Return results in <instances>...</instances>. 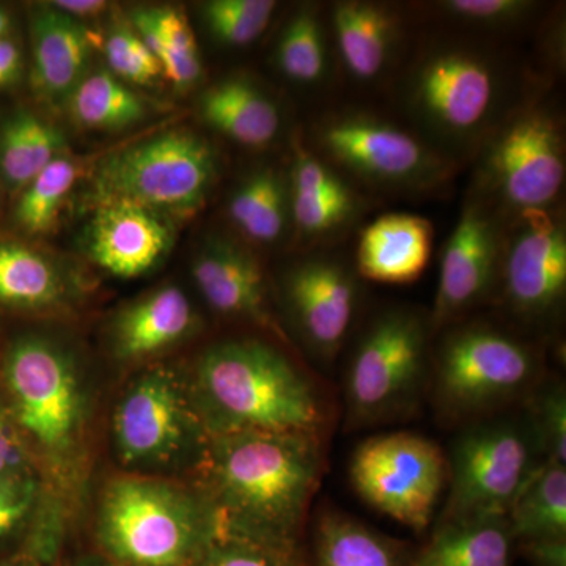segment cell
Wrapping results in <instances>:
<instances>
[{
    "label": "cell",
    "mask_w": 566,
    "mask_h": 566,
    "mask_svg": "<svg viewBox=\"0 0 566 566\" xmlns=\"http://www.w3.org/2000/svg\"><path fill=\"white\" fill-rule=\"evenodd\" d=\"M211 483L227 517L248 534L289 538L319 482L322 458L314 434L216 436Z\"/></svg>",
    "instance_id": "1"
},
{
    "label": "cell",
    "mask_w": 566,
    "mask_h": 566,
    "mask_svg": "<svg viewBox=\"0 0 566 566\" xmlns=\"http://www.w3.org/2000/svg\"><path fill=\"white\" fill-rule=\"evenodd\" d=\"M197 394L216 436L270 431L315 434L322 406L307 378L259 340L212 346L197 364Z\"/></svg>",
    "instance_id": "2"
},
{
    "label": "cell",
    "mask_w": 566,
    "mask_h": 566,
    "mask_svg": "<svg viewBox=\"0 0 566 566\" xmlns=\"http://www.w3.org/2000/svg\"><path fill=\"white\" fill-rule=\"evenodd\" d=\"M218 166L211 145L189 129H174L107 156L85 193L92 208L129 203L158 214L191 216L207 202Z\"/></svg>",
    "instance_id": "3"
},
{
    "label": "cell",
    "mask_w": 566,
    "mask_h": 566,
    "mask_svg": "<svg viewBox=\"0 0 566 566\" xmlns=\"http://www.w3.org/2000/svg\"><path fill=\"white\" fill-rule=\"evenodd\" d=\"M98 524L104 547L134 566H185L202 536V513L188 494L140 476L107 486Z\"/></svg>",
    "instance_id": "4"
},
{
    "label": "cell",
    "mask_w": 566,
    "mask_h": 566,
    "mask_svg": "<svg viewBox=\"0 0 566 566\" xmlns=\"http://www.w3.org/2000/svg\"><path fill=\"white\" fill-rule=\"evenodd\" d=\"M430 319L395 308L375 319L357 345L346 376L348 423L365 427L403 411L419 392Z\"/></svg>",
    "instance_id": "5"
},
{
    "label": "cell",
    "mask_w": 566,
    "mask_h": 566,
    "mask_svg": "<svg viewBox=\"0 0 566 566\" xmlns=\"http://www.w3.org/2000/svg\"><path fill=\"white\" fill-rule=\"evenodd\" d=\"M3 378L22 430L51 457L69 455L85 416L80 375L69 353L28 335L10 346Z\"/></svg>",
    "instance_id": "6"
},
{
    "label": "cell",
    "mask_w": 566,
    "mask_h": 566,
    "mask_svg": "<svg viewBox=\"0 0 566 566\" xmlns=\"http://www.w3.org/2000/svg\"><path fill=\"white\" fill-rule=\"evenodd\" d=\"M536 370L534 352L512 335L482 324L461 327L439 349L436 398L447 415H479L523 394Z\"/></svg>",
    "instance_id": "7"
},
{
    "label": "cell",
    "mask_w": 566,
    "mask_h": 566,
    "mask_svg": "<svg viewBox=\"0 0 566 566\" xmlns=\"http://www.w3.org/2000/svg\"><path fill=\"white\" fill-rule=\"evenodd\" d=\"M349 476L368 505L406 527L423 531L444 491L449 464L433 441L400 431L357 447Z\"/></svg>",
    "instance_id": "8"
},
{
    "label": "cell",
    "mask_w": 566,
    "mask_h": 566,
    "mask_svg": "<svg viewBox=\"0 0 566 566\" xmlns=\"http://www.w3.org/2000/svg\"><path fill=\"white\" fill-rule=\"evenodd\" d=\"M534 436L504 420L476 424L453 446L444 524L506 517L532 464Z\"/></svg>",
    "instance_id": "9"
},
{
    "label": "cell",
    "mask_w": 566,
    "mask_h": 566,
    "mask_svg": "<svg viewBox=\"0 0 566 566\" xmlns=\"http://www.w3.org/2000/svg\"><path fill=\"white\" fill-rule=\"evenodd\" d=\"M501 77L482 55L468 50H441L424 57L411 81L417 114L436 132L453 139L485 128L497 107Z\"/></svg>",
    "instance_id": "10"
},
{
    "label": "cell",
    "mask_w": 566,
    "mask_h": 566,
    "mask_svg": "<svg viewBox=\"0 0 566 566\" xmlns=\"http://www.w3.org/2000/svg\"><path fill=\"white\" fill-rule=\"evenodd\" d=\"M486 175L515 210H547L565 182L564 140L554 118L531 111L510 122L491 144Z\"/></svg>",
    "instance_id": "11"
},
{
    "label": "cell",
    "mask_w": 566,
    "mask_h": 566,
    "mask_svg": "<svg viewBox=\"0 0 566 566\" xmlns=\"http://www.w3.org/2000/svg\"><path fill=\"white\" fill-rule=\"evenodd\" d=\"M319 145L356 177L386 188L434 181L444 163L405 129L368 115H342L324 123Z\"/></svg>",
    "instance_id": "12"
},
{
    "label": "cell",
    "mask_w": 566,
    "mask_h": 566,
    "mask_svg": "<svg viewBox=\"0 0 566 566\" xmlns=\"http://www.w3.org/2000/svg\"><path fill=\"white\" fill-rule=\"evenodd\" d=\"M191 433L192 416L180 379L167 368L137 378L115 409V450L126 465L166 463Z\"/></svg>",
    "instance_id": "13"
},
{
    "label": "cell",
    "mask_w": 566,
    "mask_h": 566,
    "mask_svg": "<svg viewBox=\"0 0 566 566\" xmlns=\"http://www.w3.org/2000/svg\"><path fill=\"white\" fill-rule=\"evenodd\" d=\"M505 297L516 314L538 318L564 301L566 232L547 210L521 212V222L502 255Z\"/></svg>",
    "instance_id": "14"
},
{
    "label": "cell",
    "mask_w": 566,
    "mask_h": 566,
    "mask_svg": "<svg viewBox=\"0 0 566 566\" xmlns=\"http://www.w3.org/2000/svg\"><path fill=\"white\" fill-rule=\"evenodd\" d=\"M283 290L304 344L319 363H333L356 311L357 289L353 275L334 259L315 256L289 271Z\"/></svg>",
    "instance_id": "15"
},
{
    "label": "cell",
    "mask_w": 566,
    "mask_h": 566,
    "mask_svg": "<svg viewBox=\"0 0 566 566\" xmlns=\"http://www.w3.org/2000/svg\"><path fill=\"white\" fill-rule=\"evenodd\" d=\"M501 237L493 214L480 202L464 208L441 256L430 326H444L493 290L502 266Z\"/></svg>",
    "instance_id": "16"
},
{
    "label": "cell",
    "mask_w": 566,
    "mask_h": 566,
    "mask_svg": "<svg viewBox=\"0 0 566 566\" xmlns=\"http://www.w3.org/2000/svg\"><path fill=\"white\" fill-rule=\"evenodd\" d=\"M174 243L169 218L129 203L93 208L87 251L93 262L115 277L147 274Z\"/></svg>",
    "instance_id": "17"
},
{
    "label": "cell",
    "mask_w": 566,
    "mask_h": 566,
    "mask_svg": "<svg viewBox=\"0 0 566 566\" xmlns=\"http://www.w3.org/2000/svg\"><path fill=\"white\" fill-rule=\"evenodd\" d=\"M192 277L212 311L281 333L266 304L262 268L240 245L222 238L208 241L193 260Z\"/></svg>",
    "instance_id": "18"
},
{
    "label": "cell",
    "mask_w": 566,
    "mask_h": 566,
    "mask_svg": "<svg viewBox=\"0 0 566 566\" xmlns=\"http://www.w3.org/2000/svg\"><path fill=\"white\" fill-rule=\"evenodd\" d=\"M433 226L422 216L394 212L371 222L357 244V270L367 281L408 285L427 270Z\"/></svg>",
    "instance_id": "19"
},
{
    "label": "cell",
    "mask_w": 566,
    "mask_h": 566,
    "mask_svg": "<svg viewBox=\"0 0 566 566\" xmlns=\"http://www.w3.org/2000/svg\"><path fill=\"white\" fill-rule=\"evenodd\" d=\"M33 85L43 98L57 102L70 96L85 76L92 39L81 22L51 7L32 18Z\"/></svg>",
    "instance_id": "20"
},
{
    "label": "cell",
    "mask_w": 566,
    "mask_h": 566,
    "mask_svg": "<svg viewBox=\"0 0 566 566\" xmlns=\"http://www.w3.org/2000/svg\"><path fill=\"white\" fill-rule=\"evenodd\" d=\"M196 322V312L185 292L178 286H163L115 318V354L122 360H136L164 352L189 335Z\"/></svg>",
    "instance_id": "21"
},
{
    "label": "cell",
    "mask_w": 566,
    "mask_h": 566,
    "mask_svg": "<svg viewBox=\"0 0 566 566\" xmlns=\"http://www.w3.org/2000/svg\"><path fill=\"white\" fill-rule=\"evenodd\" d=\"M199 112L211 128L243 147H266L281 132L277 104L244 77L211 85L200 96Z\"/></svg>",
    "instance_id": "22"
},
{
    "label": "cell",
    "mask_w": 566,
    "mask_h": 566,
    "mask_svg": "<svg viewBox=\"0 0 566 566\" xmlns=\"http://www.w3.org/2000/svg\"><path fill=\"white\" fill-rule=\"evenodd\" d=\"M333 25L346 70L357 81H374L385 71L398 36L397 17L371 2L337 3Z\"/></svg>",
    "instance_id": "23"
},
{
    "label": "cell",
    "mask_w": 566,
    "mask_h": 566,
    "mask_svg": "<svg viewBox=\"0 0 566 566\" xmlns=\"http://www.w3.org/2000/svg\"><path fill=\"white\" fill-rule=\"evenodd\" d=\"M134 31L153 52L163 76L177 91H188L203 73L199 44L188 18L177 7H150L133 13Z\"/></svg>",
    "instance_id": "24"
},
{
    "label": "cell",
    "mask_w": 566,
    "mask_h": 566,
    "mask_svg": "<svg viewBox=\"0 0 566 566\" xmlns=\"http://www.w3.org/2000/svg\"><path fill=\"white\" fill-rule=\"evenodd\" d=\"M63 150L65 139L55 126L18 112L0 128V175L10 191H24Z\"/></svg>",
    "instance_id": "25"
},
{
    "label": "cell",
    "mask_w": 566,
    "mask_h": 566,
    "mask_svg": "<svg viewBox=\"0 0 566 566\" xmlns=\"http://www.w3.org/2000/svg\"><path fill=\"white\" fill-rule=\"evenodd\" d=\"M512 538L506 517L444 524L417 566H509Z\"/></svg>",
    "instance_id": "26"
},
{
    "label": "cell",
    "mask_w": 566,
    "mask_h": 566,
    "mask_svg": "<svg viewBox=\"0 0 566 566\" xmlns=\"http://www.w3.org/2000/svg\"><path fill=\"white\" fill-rule=\"evenodd\" d=\"M510 528L513 536L527 542L565 538L566 534V469L549 463L536 465L510 506Z\"/></svg>",
    "instance_id": "27"
},
{
    "label": "cell",
    "mask_w": 566,
    "mask_h": 566,
    "mask_svg": "<svg viewBox=\"0 0 566 566\" xmlns=\"http://www.w3.org/2000/svg\"><path fill=\"white\" fill-rule=\"evenodd\" d=\"M229 214L245 238L273 244L281 240L292 221L289 186L271 167L256 170L233 192Z\"/></svg>",
    "instance_id": "28"
},
{
    "label": "cell",
    "mask_w": 566,
    "mask_h": 566,
    "mask_svg": "<svg viewBox=\"0 0 566 566\" xmlns=\"http://www.w3.org/2000/svg\"><path fill=\"white\" fill-rule=\"evenodd\" d=\"M69 109L77 126L96 132L132 128L144 122L148 114L147 104L107 70L82 77L70 93Z\"/></svg>",
    "instance_id": "29"
},
{
    "label": "cell",
    "mask_w": 566,
    "mask_h": 566,
    "mask_svg": "<svg viewBox=\"0 0 566 566\" xmlns=\"http://www.w3.org/2000/svg\"><path fill=\"white\" fill-rule=\"evenodd\" d=\"M57 268L41 253L17 243H0V303L43 308L62 300Z\"/></svg>",
    "instance_id": "30"
},
{
    "label": "cell",
    "mask_w": 566,
    "mask_h": 566,
    "mask_svg": "<svg viewBox=\"0 0 566 566\" xmlns=\"http://www.w3.org/2000/svg\"><path fill=\"white\" fill-rule=\"evenodd\" d=\"M318 539L322 566H395L385 539L338 513L323 517Z\"/></svg>",
    "instance_id": "31"
},
{
    "label": "cell",
    "mask_w": 566,
    "mask_h": 566,
    "mask_svg": "<svg viewBox=\"0 0 566 566\" xmlns=\"http://www.w3.org/2000/svg\"><path fill=\"white\" fill-rule=\"evenodd\" d=\"M80 174V167L62 155L41 170L24 189L17 208V222L28 234H44L50 232L57 222L59 214L71 189L74 188Z\"/></svg>",
    "instance_id": "32"
},
{
    "label": "cell",
    "mask_w": 566,
    "mask_h": 566,
    "mask_svg": "<svg viewBox=\"0 0 566 566\" xmlns=\"http://www.w3.org/2000/svg\"><path fill=\"white\" fill-rule=\"evenodd\" d=\"M277 63L282 73L297 84L323 80L327 70L326 36L314 10L297 11L285 25L277 43Z\"/></svg>",
    "instance_id": "33"
},
{
    "label": "cell",
    "mask_w": 566,
    "mask_h": 566,
    "mask_svg": "<svg viewBox=\"0 0 566 566\" xmlns=\"http://www.w3.org/2000/svg\"><path fill=\"white\" fill-rule=\"evenodd\" d=\"M277 3L273 0H211L203 3V20L216 40L243 48L266 31Z\"/></svg>",
    "instance_id": "34"
},
{
    "label": "cell",
    "mask_w": 566,
    "mask_h": 566,
    "mask_svg": "<svg viewBox=\"0 0 566 566\" xmlns=\"http://www.w3.org/2000/svg\"><path fill=\"white\" fill-rule=\"evenodd\" d=\"M111 73L122 82L150 85L163 76L161 66L134 29L115 25L104 43Z\"/></svg>",
    "instance_id": "35"
},
{
    "label": "cell",
    "mask_w": 566,
    "mask_h": 566,
    "mask_svg": "<svg viewBox=\"0 0 566 566\" xmlns=\"http://www.w3.org/2000/svg\"><path fill=\"white\" fill-rule=\"evenodd\" d=\"M357 208L354 192L345 196L315 197L290 193V214L297 232L305 238H323L337 232L353 218Z\"/></svg>",
    "instance_id": "36"
},
{
    "label": "cell",
    "mask_w": 566,
    "mask_h": 566,
    "mask_svg": "<svg viewBox=\"0 0 566 566\" xmlns=\"http://www.w3.org/2000/svg\"><path fill=\"white\" fill-rule=\"evenodd\" d=\"M535 439L549 463L566 464V397L560 386L543 390L535 398Z\"/></svg>",
    "instance_id": "37"
},
{
    "label": "cell",
    "mask_w": 566,
    "mask_h": 566,
    "mask_svg": "<svg viewBox=\"0 0 566 566\" xmlns=\"http://www.w3.org/2000/svg\"><path fill=\"white\" fill-rule=\"evenodd\" d=\"M438 7L464 24L504 28L523 20L534 9V3L526 0H447L439 2Z\"/></svg>",
    "instance_id": "38"
},
{
    "label": "cell",
    "mask_w": 566,
    "mask_h": 566,
    "mask_svg": "<svg viewBox=\"0 0 566 566\" xmlns=\"http://www.w3.org/2000/svg\"><path fill=\"white\" fill-rule=\"evenodd\" d=\"M39 483L31 474L0 476V538L31 515Z\"/></svg>",
    "instance_id": "39"
},
{
    "label": "cell",
    "mask_w": 566,
    "mask_h": 566,
    "mask_svg": "<svg viewBox=\"0 0 566 566\" xmlns=\"http://www.w3.org/2000/svg\"><path fill=\"white\" fill-rule=\"evenodd\" d=\"M29 474V455L17 427L0 408V476Z\"/></svg>",
    "instance_id": "40"
},
{
    "label": "cell",
    "mask_w": 566,
    "mask_h": 566,
    "mask_svg": "<svg viewBox=\"0 0 566 566\" xmlns=\"http://www.w3.org/2000/svg\"><path fill=\"white\" fill-rule=\"evenodd\" d=\"M207 566H274L268 558L243 546H222L212 551Z\"/></svg>",
    "instance_id": "41"
},
{
    "label": "cell",
    "mask_w": 566,
    "mask_h": 566,
    "mask_svg": "<svg viewBox=\"0 0 566 566\" xmlns=\"http://www.w3.org/2000/svg\"><path fill=\"white\" fill-rule=\"evenodd\" d=\"M528 546L543 566H565V538L535 539Z\"/></svg>",
    "instance_id": "42"
},
{
    "label": "cell",
    "mask_w": 566,
    "mask_h": 566,
    "mask_svg": "<svg viewBox=\"0 0 566 566\" xmlns=\"http://www.w3.org/2000/svg\"><path fill=\"white\" fill-rule=\"evenodd\" d=\"M50 7L65 17L80 20V18L98 17L107 9V2H103V0H57V2H51Z\"/></svg>",
    "instance_id": "43"
},
{
    "label": "cell",
    "mask_w": 566,
    "mask_h": 566,
    "mask_svg": "<svg viewBox=\"0 0 566 566\" xmlns=\"http://www.w3.org/2000/svg\"><path fill=\"white\" fill-rule=\"evenodd\" d=\"M21 71V52L10 40L0 39V87L11 84Z\"/></svg>",
    "instance_id": "44"
},
{
    "label": "cell",
    "mask_w": 566,
    "mask_h": 566,
    "mask_svg": "<svg viewBox=\"0 0 566 566\" xmlns=\"http://www.w3.org/2000/svg\"><path fill=\"white\" fill-rule=\"evenodd\" d=\"M10 17L6 10L0 9V39H3V33L9 31Z\"/></svg>",
    "instance_id": "45"
},
{
    "label": "cell",
    "mask_w": 566,
    "mask_h": 566,
    "mask_svg": "<svg viewBox=\"0 0 566 566\" xmlns=\"http://www.w3.org/2000/svg\"><path fill=\"white\" fill-rule=\"evenodd\" d=\"M84 566H104V565H99V564H88V565H84Z\"/></svg>",
    "instance_id": "46"
}]
</instances>
